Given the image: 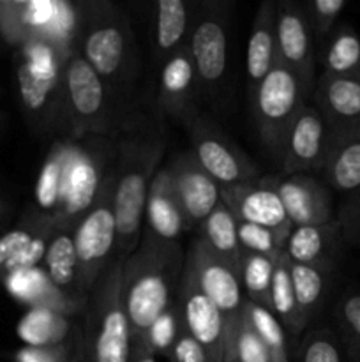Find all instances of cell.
I'll return each mask as SVG.
<instances>
[{"mask_svg":"<svg viewBox=\"0 0 360 362\" xmlns=\"http://www.w3.org/2000/svg\"><path fill=\"white\" fill-rule=\"evenodd\" d=\"M164 152L166 138L159 126H136L115 141V260L124 262L140 244L148 189L155 173L161 170Z\"/></svg>","mask_w":360,"mask_h":362,"instance_id":"cell-1","label":"cell"},{"mask_svg":"<svg viewBox=\"0 0 360 362\" xmlns=\"http://www.w3.org/2000/svg\"><path fill=\"white\" fill-rule=\"evenodd\" d=\"M186 264L180 244L159 243L141 233L136 250L122 265V303L133 332V346L152 322L175 303Z\"/></svg>","mask_w":360,"mask_h":362,"instance_id":"cell-2","label":"cell"},{"mask_svg":"<svg viewBox=\"0 0 360 362\" xmlns=\"http://www.w3.org/2000/svg\"><path fill=\"white\" fill-rule=\"evenodd\" d=\"M80 6L74 49L119 98L136 74V46L129 16L109 0H80Z\"/></svg>","mask_w":360,"mask_h":362,"instance_id":"cell-3","label":"cell"},{"mask_svg":"<svg viewBox=\"0 0 360 362\" xmlns=\"http://www.w3.org/2000/svg\"><path fill=\"white\" fill-rule=\"evenodd\" d=\"M122 260H113L87 296L81 324L87 362H129L133 356V332L122 303Z\"/></svg>","mask_w":360,"mask_h":362,"instance_id":"cell-4","label":"cell"},{"mask_svg":"<svg viewBox=\"0 0 360 362\" xmlns=\"http://www.w3.org/2000/svg\"><path fill=\"white\" fill-rule=\"evenodd\" d=\"M64 101L69 138L113 136L116 129L115 94L76 49L64 64Z\"/></svg>","mask_w":360,"mask_h":362,"instance_id":"cell-5","label":"cell"},{"mask_svg":"<svg viewBox=\"0 0 360 362\" xmlns=\"http://www.w3.org/2000/svg\"><path fill=\"white\" fill-rule=\"evenodd\" d=\"M69 53L44 39L32 37L18 64V85L25 108L32 115L52 120L64 138H69L64 101V64Z\"/></svg>","mask_w":360,"mask_h":362,"instance_id":"cell-6","label":"cell"},{"mask_svg":"<svg viewBox=\"0 0 360 362\" xmlns=\"http://www.w3.org/2000/svg\"><path fill=\"white\" fill-rule=\"evenodd\" d=\"M115 161L113 138L90 136L74 140L73 154L64 184V197L52 226L55 230H74L94 205L102 184L109 177Z\"/></svg>","mask_w":360,"mask_h":362,"instance_id":"cell-7","label":"cell"},{"mask_svg":"<svg viewBox=\"0 0 360 362\" xmlns=\"http://www.w3.org/2000/svg\"><path fill=\"white\" fill-rule=\"evenodd\" d=\"M309 98L311 94L302 81L282 64L274 66L251 90V106L258 134L274 158H281L286 133Z\"/></svg>","mask_w":360,"mask_h":362,"instance_id":"cell-8","label":"cell"},{"mask_svg":"<svg viewBox=\"0 0 360 362\" xmlns=\"http://www.w3.org/2000/svg\"><path fill=\"white\" fill-rule=\"evenodd\" d=\"M73 233L78 257V286L87 297L102 272L115 260L116 221L113 209V168L94 205L78 221Z\"/></svg>","mask_w":360,"mask_h":362,"instance_id":"cell-9","label":"cell"},{"mask_svg":"<svg viewBox=\"0 0 360 362\" xmlns=\"http://www.w3.org/2000/svg\"><path fill=\"white\" fill-rule=\"evenodd\" d=\"M229 27L232 2L200 0L187 49L193 57L203 95L215 94L224 81L228 71Z\"/></svg>","mask_w":360,"mask_h":362,"instance_id":"cell-10","label":"cell"},{"mask_svg":"<svg viewBox=\"0 0 360 362\" xmlns=\"http://www.w3.org/2000/svg\"><path fill=\"white\" fill-rule=\"evenodd\" d=\"M191 152L201 168L221 187L249 182L260 177V170L214 122L196 117L189 124Z\"/></svg>","mask_w":360,"mask_h":362,"instance_id":"cell-11","label":"cell"},{"mask_svg":"<svg viewBox=\"0 0 360 362\" xmlns=\"http://www.w3.org/2000/svg\"><path fill=\"white\" fill-rule=\"evenodd\" d=\"M175 303L184 331L203 346L210 362H226L228 322L219 308L201 292L186 265L176 288Z\"/></svg>","mask_w":360,"mask_h":362,"instance_id":"cell-12","label":"cell"},{"mask_svg":"<svg viewBox=\"0 0 360 362\" xmlns=\"http://www.w3.org/2000/svg\"><path fill=\"white\" fill-rule=\"evenodd\" d=\"M275 35L279 64L296 74L306 90L313 94L316 83V39L304 4L281 0L275 6Z\"/></svg>","mask_w":360,"mask_h":362,"instance_id":"cell-13","label":"cell"},{"mask_svg":"<svg viewBox=\"0 0 360 362\" xmlns=\"http://www.w3.org/2000/svg\"><path fill=\"white\" fill-rule=\"evenodd\" d=\"M186 265L193 278L196 279L201 292L219 308L228 322V331L233 322L240 317L246 304L242 285L235 265L222 260L208 250L200 239L193 240L186 255Z\"/></svg>","mask_w":360,"mask_h":362,"instance_id":"cell-14","label":"cell"},{"mask_svg":"<svg viewBox=\"0 0 360 362\" xmlns=\"http://www.w3.org/2000/svg\"><path fill=\"white\" fill-rule=\"evenodd\" d=\"M328 151V127L313 105H306L286 133L281 151L282 172L286 175H313L321 172Z\"/></svg>","mask_w":360,"mask_h":362,"instance_id":"cell-15","label":"cell"},{"mask_svg":"<svg viewBox=\"0 0 360 362\" xmlns=\"http://www.w3.org/2000/svg\"><path fill=\"white\" fill-rule=\"evenodd\" d=\"M277 193L293 228L307 225H323L334 221V200L330 187L313 175L267 177Z\"/></svg>","mask_w":360,"mask_h":362,"instance_id":"cell-16","label":"cell"},{"mask_svg":"<svg viewBox=\"0 0 360 362\" xmlns=\"http://www.w3.org/2000/svg\"><path fill=\"white\" fill-rule=\"evenodd\" d=\"M166 170L189 228H198L200 223L221 204V186L201 168L191 151L175 156L166 165Z\"/></svg>","mask_w":360,"mask_h":362,"instance_id":"cell-17","label":"cell"},{"mask_svg":"<svg viewBox=\"0 0 360 362\" xmlns=\"http://www.w3.org/2000/svg\"><path fill=\"white\" fill-rule=\"evenodd\" d=\"M221 202L239 221L265 226L289 235L293 230L277 193L267 177L221 187Z\"/></svg>","mask_w":360,"mask_h":362,"instance_id":"cell-18","label":"cell"},{"mask_svg":"<svg viewBox=\"0 0 360 362\" xmlns=\"http://www.w3.org/2000/svg\"><path fill=\"white\" fill-rule=\"evenodd\" d=\"M201 92L196 67L189 49L184 48L159 67L157 106L162 115L191 124L196 119V103Z\"/></svg>","mask_w":360,"mask_h":362,"instance_id":"cell-19","label":"cell"},{"mask_svg":"<svg viewBox=\"0 0 360 362\" xmlns=\"http://www.w3.org/2000/svg\"><path fill=\"white\" fill-rule=\"evenodd\" d=\"M311 99L327 124L328 136L360 131V80L321 74Z\"/></svg>","mask_w":360,"mask_h":362,"instance_id":"cell-20","label":"cell"},{"mask_svg":"<svg viewBox=\"0 0 360 362\" xmlns=\"http://www.w3.org/2000/svg\"><path fill=\"white\" fill-rule=\"evenodd\" d=\"M200 0H159L154 6L152 55L159 67L172 55L187 48Z\"/></svg>","mask_w":360,"mask_h":362,"instance_id":"cell-21","label":"cell"},{"mask_svg":"<svg viewBox=\"0 0 360 362\" xmlns=\"http://www.w3.org/2000/svg\"><path fill=\"white\" fill-rule=\"evenodd\" d=\"M187 230H189V223L176 200L168 170L162 166L152 179L150 189H148L141 233L154 237L159 243L180 244V237Z\"/></svg>","mask_w":360,"mask_h":362,"instance_id":"cell-22","label":"cell"},{"mask_svg":"<svg viewBox=\"0 0 360 362\" xmlns=\"http://www.w3.org/2000/svg\"><path fill=\"white\" fill-rule=\"evenodd\" d=\"M342 243L337 219L323 225L296 226L286 239L284 257L296 265L334 269Z\"/></svg>","mask_w":360,"mask_h":362,"instance_id":"cell-23","label":"cell"},{"mask_svg":"<svg viewBox=\"0 0 360 362\" xmlns=\"http://www.w3.org/2000/svg\"><path fill=\"white\" fill-rule=\"evenodd\" d=\"M7 288L16 299L30 304L32 308H44L55 313L73 318L83 315L87 300H78L56 288L44 272V269L32 267L7 274Z\"/></svg>","mask_w":360,"mask_h":362,"instance_id":"cell-24","label":"cell"},{"mask_svg":"<svg viewBox=\"0 0 360 362\" xmlns=\"http://www.w3.org/2000/svg\"><path fill=\"white\" fill-rule=\"evenodd\" d=\"M275 6L277 2H272V0H265L260 4L253 28H251V35L247 39L246 71L251 90L279 64Z\"/></svg>","mask_w":360,"mask_h":362,"instance_id":"cell-25","label":"cell"},{"mask_svg":"<svg viewBox=\"0 0 360 362\" xmlns=\"http://www.w3.org/2000/svg\"><path fill=\"white\" fill-rule=\"evenodd\" d=\"M325 184L341 194L360 187V131L328 136V151L323 170Z\"/></svg>","mask_w":360,"mask_h":362,"instance_id":"cell-26","label":"cell"},{"mask_svg":"<svg viewBox=\"0 0 360 362\" xmlns=\"http://www.w3.org/2000/svg\"><path fill=\"white\" fill-rule=\"evenodd\" d=\"M73 138H60L49 148L44 163L39 172L35 182V202L41 209L42 216L49 219L55 218L64 197V184H66L67 166L73 154Z\"/></svg>","mask_w":360,"mask_h":362,"instance_id":"cell-27","label":"cell"},{"mask_svg":"<svg viewBox=\"0 0 360 362\" xmlns=\"http://www.w3.org/2000/svg\"><path fill=\"white\" fill-rule=\"evenodd\" d=\"M44 272L53 285L78 300H87L78 286V257L73 230H55L46 247Z\"/></svg>","mask_w":360,"mask_h":362,"instance_id":"cell-28","label":"cell"},{"mask_svg":"<svg viewBox=\"0 0 360 362\" xmlns=\"http://www.w3.org/2000/svg\"><path fill=\"white\" fill-rule=\"evenodd\" d=\"M198 239L208 246L212 253L232 265H239L244 251L239 243V221L224 204H219L198 226Z\"/></svg>","mask_w":360,"mask_h":362,"instance_id":"cell-29","label":"cell"},{"mask_svg":"<svg viewBox=\"0 0 360 362\" xmlns=\"http://www.w3.org/2000/svg\"><path fill=\"white\" fill-rule=\"evenodd\" d=\"M323 73L335 78L360 80V35L352 25L341 23L327 37L323 48Z\"/></svg>","mask_w":360,"mask_h":362,"instance_id":"cell-30","label":"cell"},{"mask_svg":"<svg viewBox=\"0 0 360 362\" xmlns=\"http://www.w3.org/2000/svg\"><path fill=\"white\" fill-rule=\"evenodd\" d=\"M289 269H292L293 290H295L300 317L307 327L318 317L328 292H330L334 269L296 265L292 262H289Z\"/></svg>","mask_w":360,"mask_h":362,"instance_id":"cell-31","label":"cell"},{"mask_svg":"<svg viewBox=\"0 0 360 362\" xmlns=\"http://www.w3.org/2000/svg\"><path fill=\"white\" fill-rule=\"evenodd\" d=\"M76 325L66 315L44 308H32L18 324V336L27 346H55L69 341Z\"/></svg>","mask_w":360,"mask_h":362,"instance_id":"cell-32","label":"cell"},{"mask_svg":"<svg viewBox=\"0 0 360 362\" xmlns=\"http://www.w3.org/2000/svg\"><path fill=\"white\" fill-rule=\"evenodd\" d=\"M268 310L275 315V318L284 327L286 334L292 336V338H299L304 329H306L302 317H300L299 304H296L295 290H293L289 260L284 255L279 257L277 262H275Z\"/></svg>","mask_w":360,"mask_h":362,"instance_id":"cell-33","label":"cell"},{"mask_svg":"<svg viewBox=\"0 0 360 362\" xmlns=\"http://www.w3.org/2000/svg\"><path fill=\"white\" fill-rule=\"evenodd\" d=\"M275 262L277 260L263 257V255H242L239 265H236V272H239L246 300L268 308Z\"/></svg>","mask_w":360,"mask_h":362,"instance_id":"cell-34","label":"cell"},{"mask_svg":"<svg viewBox=\"0 0 360 362\" xmlns=\"http://www.w3.org/2000/svg\"><path fill=\"white\" fill-rule=\"evenodd\" d=\"M335 334L352 362H360V288H349L334 308Z\"/></svg>","mask_w":360,"mask_h":362,"instance_id":"cell-35","label":"cell"},{"mask_svg":"<svg viewBox=\"0 0 360 362\" xmlns=\"http://www.w3.org/2000/svg\"><path fill=\"white\" fill-rule=\"evenodd\" d=\"M242 311L247 320L251 322L254 331H256V334L260 336L261 341L267 346L268 354H270V361L289 362L288 334H286L281 322L275 318V315L268 308L249 303V300H246Z\"/></svg>","mask_w":360,"mask_h":362,"instance_id":"cell-36","label":"cell"},{"mask_svg":"<svg viewBox=\"0 0 360 362\" xmlns=\"http://www.w3.org/2000/svg\"><path fill=\"white\" fill-rule=\"evenodd\" d=\"M182 332V320H180V311L176 303H173L168 310L162 311L150 327L145 331L140 341L134 343L133 349L145 350L152 356H164L168 357L172 352L173 345L179 339Z\"/></svg>","mask_w":360,"mask_h":362,"instance_id":"cell-37","label":"cell"},{"mask_svg":"<svg viewBox=\"0 0 360 362\" xmlns=\"http://www.w3.org/2000/svg\"><path fill=\"white\" fill-rule=\"evenodd\" d=\"M226 362H272L267 346L256 334L244 311L228 331Z\"/></svg>","mask_w":360,"mask_h":362,"instance_id":"cell-38","label":"cell"},{"mask_svg":"<svg viewBox=\"0 0 360 362\" xmlns=\"http://www.w3.org/2000/svg\"><path fill=\"white\" fill-rule=\"evenodd\" d=\"M286 239L288 235L275 232V230L239 221V243L244 253L263 255V257L277 260L279 257L284 255Z\"/></svg>","mask_w":360,"mask_h":362,"instance_id":"cell-39","label":"cell"},{"mask_svg":"<svg viewBox=\"0 0 360 362\" xmlns=\"http://www.w3.org/2000/svg\"><path fill=\"white\" fill-rule=\"evenodd\" d=\"M299 362H342L344 349L337 334L328 329H314L300 341Z\"/></svg>","mask_w":360,"mask_h":362,"instance_id":"cell-40","label":"cell"},{"mask_svg":"<svg viewBox=\"0 0 360 362\" xmlns=\"http://www.w3.org/2000/svg\"><path fill=\"white\" fill-rule=\"evenodd\" d=\"M346 6H348L346 0H311L304 4L314 39H327L334 32Z\"/></svg>","mask_w":360,"mask_h":362,"instance_id":"cell-41","label":"cell"},{"mask_svg":"<svg viewBox=\"0 0 360 362\" xmlns=\"http://www.w3.org/2000/svg\"><path fill=\"white\" fill-rule=\"evenodd\" d=\"M335 219L341 226L344 243L360 247V187L353 193L344 194L335 212Z\"/></svg>","mask_w":360,"mask_h":362,"instance_id":"cell-42","label":"cell"},{"mask_svg":"<svg viewBox=\"0 0 360 362\" xmlns=\"http://www.w3.org/2000/svg\"><path fill=\"white\" fill-rule=\"evenodd\" d=\"M53 228L52 223L42 226L37 233H32L30 230H23V228H18V230H11L9 233L0 237V267L6 269L14 258L18 257L20 253H23L37 235H41L44 230Z\"/></svg>","mask_w":360,"mask_h":362,"instance_id":"cell-43","label":"cell"},{"mask_svg":"<svg viewBox=\"0 0 360 362\" xmlns=\"http://www.w3.org/2000/svg\"><path fill=\"white\" fill-rule=\"evenodd\" d=\"M80 325H76L69 341L55 346H25L16 354V362H67L73 350L74 336Z\"/></svg>","mask_w":360,"mask_h":362,"instance_id":"cell-44","label":"cell"},{"mask_svg":"<svg viewBox=\"0 0 360 362\" xmlns=\"http://www.w3.org/2000/svg\"><path fill=\"white\" fill-rule=\"evenodd\" d=\"M169 362H210L203 346L182 329L179 339L168 356Z\"/></svg>","mask_w":360,"mask_h":362,"instance_id":"cell-45","label":"cell"},{"mask_svg":"<svg viewBox=\"0 0 360 362\" xmlns=\"http://www.w3.org/2000/svg\"><path fill=\"white\" fill-rule=\"evenodd\" d=\"M67 362H87L85 359V350H83V336H81V327H78L76 336H74L73 350H71V356Z\"/></svg>","mask_w":360,"mask_h":362,"instance_id":"cell-46","label":"cell"},{"mask_svg":"<svg viewBox=\"0 0 360 362\" xmlns=\"http://www.w3.org/2000/svg\"><path fill=\"white\" fill-rule=\"evenodd\" d=\"M129 362H157V361H155V356L145 352V350L133 349V356H131Z\"/></svg>","mask_w":360,"mask_h":362,"instance_id":"cell-47","label":"cell"},{"mask_svg":"<svg viewBox=\"0 0 360 362\" xmlns=\"http://www.w3.org/2000/svg\"><path fill=\"white\" fill-rule=\"evenodd\" d=\"M0 209H2V204H0Z\"/></svg>","mask_w":360,"mask_h":362,"instance_id":"cell-48","label":"cell"}]
</instances>
